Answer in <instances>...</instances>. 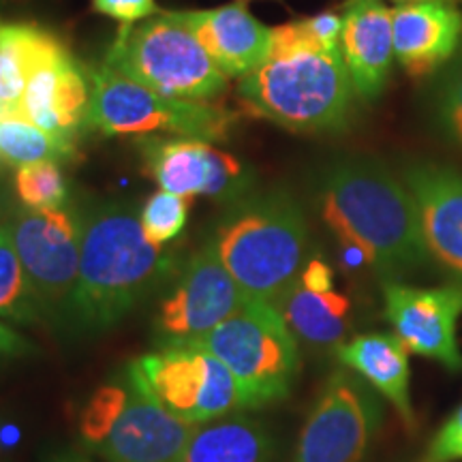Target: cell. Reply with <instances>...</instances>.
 <instances>
[{"mask_svg": "<svg viewBox=\"0 0 462 462\" xmlns=\"http://www.w3.org/2000/svg\"><path fill=\"white\" fill-rule=\"evenodd\" d=\"M321 217L379 274H407L430 257L411 190L377 163L332 167L321 182Z\"/></svg>", "mask_w": 462, "mask_h": 462, "instance_id": "6da1fadb", "label": "cell"}, {"mask_svg": "<svg viewBox=\"0 0 462 462\" xmlns=\"http://www.w3.org/2000/svg\"><path fill=\"white\" fill-rule=\"evenodd\" d=\"M171 273L173 257L146 238L140 218L101 208L82 229L79 274L65 309L69 326L86 334L109 330Z\"/></svg>", "mask_w": 462, "mask_h": 462, "instance_id": "7a4b0ae2", "label": "cell"}, {"mask_svg": "<svg viewBox=\"0 0 462 462\" xmlns=\"http://www.w3.org/2000/svg\"><path fill=\"white\" fill-rule=\"evenodd\" d=\"M238 92L253 114L291 131L340 129L356 99L340 50L321 48L300 22L273 28L268 58L240 78Z\"/></svg>", "mask_w": 462, "mask_h": 462, "instance_id": "3957f363", "label": "cell"}, {"mask_svg": "<svg viewBox=\"0 0 462 462\" xmlns=\"http://www.w3.org/2000/svg\"><path fill=\"white\" fill-rule=\"evenodd\" d=\"M217 248L246 298L276 304L306 263L309 227L302 208L287 193L238 206L218 227Z\"/></svg>", "mask_w": 462, "mask_h": 462, "instance_id": "277c9868", "label": "cell"}, {"mask_svg": "<svg viewBox=\"0 0 462 462\" xmlns=\"http://www.w3.org/2000/svg\"><path fill=\"white\" fill-rule=\"evenodd\" d=\"M193 426L154 398L135 366L92 392L79 411V439L107 462H184Z\"/></svg>", "mask_w": 462, "mask_h": 462, "instance_id": "5b68a950", "label": "cell"}, {"mask_svg": "<svg viewBox=\"0 0 462 462\" xmlns=\"http://www.w3.org/2000/svg\"><path fill=\"white\" fill-rule=\"evenodd\" d=\"M106 67L178 101L210 103L227 88V75L201 48L182 11L120 26Z\"/></svg>", "mask_w": 462, "mask_h": 462, "instance_id": "8992f818", "label": "cell"}, {"mask_svg": "<svg viewBox=\"0 0 462 462\" xmlns=\"http://www.w3.org/2000/svg\"><path fill=\"white\" fill-rule=\"evenodd\" d=\"M218 357L238 383L242 409L289 396L300 371L296 334L268 300L246 298L229 319L190 343Z\"/></svg>", "mask_w": 462, "mask_h": 462, "instance_id": "52a82bcc", "label": "cell"}, {"mask_svg": "<svg viewBox=\"0 0 462 462\" xmlns=\"http://www.w3.org/2000/svg\"><path fill=\"white\" fill-rule=\"evenodd\" d=\"M90 125L103 135L173 133L182 140H225L234 114L212 103L178 101L103 65L90 73Z\"/></svg>", "mask_w": 462, "mask_h": 462, "instance_id": "ba28073f", "label": "cell"}, {"mask_svg": "<svg viewBox=\"0 0 462 462\" xmlns=\"http://www.w3.org/2000/svg\"><path fill=\"white\" fill-rule=\"evenodd\" d=\"M154 398L178 420L206 424L242 409L238 383L229 368L195 345L161 346L131 360Z\"/></svg>", "mask_w": 462, "mask_h": 462, "instance_id": "9c48e42d", "label": "cell"}, {"mask_svg": "<svg viewBox=\"0 0 462 462\" xmlns=\"http://www.w3.org/2000/svg\"><path fill=\"white\" fill-rule=\"evenodd\" d=\"M383 421V401L354 371H334L298 437L291 462H362Z\"/></svg>", "mask_w": 462, "mask_h": 462, "instance_id": "30bf717a", "label": "cell"}, {"mask_svg": "<svg viewBox=\"0 0 462 462\" xmlns=\"http://www.w3.org/2000/svg\"><path fill=\"white\" fill-rule=\"evenodd\" d=\"M246 296L225 268L217 242L184 265L171 296L161 304L157 330L161 346L190 345L240 309Z\"/></svg>", "mask_w": 462, "mask_h": 462, "instance_id": "8fae6325", "label": "cell"}, {"mask_svg": "<svg viewBox=\"0 0 462 462\" xmlns=\"http://www.w3.org/2000/svg\"><path fill=\"white\" fill-rule=\"evenodd\" d=\"M9 231L39 309L65 310L79 274L82 234L75 218L62 208H28Z\"/></svg>", "mask_w": 462, "mask_h": 462, "instance_id": "7c38bea8", "label": "cell"}, {"mask_svg": "<svg viewBox=\"0 0 462 462\" xmlns=\"http://www.w3.org/2000/svg\"><path fill=\"white\" fill-rule=\"evenodd\" d=\"M385 319L413 354L430 357L448 371H462L456 328L462 315V287H415L398 281L383 285Z\"/></svg>", "mask_w": 462, "mask_h": 462, "instance_id": "4fadbf2b", "label": "cell"}, {"mask_svg": "<svg viewBox=\"0 0 462 462\" xmlns=\"http://www.w3.org/2000/svg\"><path fill=\"white\" fill-rule=\"evenodd\" d=\"M150 176L161 190L180 198H236L245 187V167L208 142L152 140L143 146Z\"/></svg>", "mask_w": 462, "mask_h": 462, "instance_id": "5bb4252c", "label": "cell"}, {"mask_svg": "<svg viewBox=\"0 0 462 462\" xmlns=\"http://www.w3.org/2000/svg\"><path fill=\"white\" fill-rule=\"evenodd\" d=\"M17 112L56 140L73 143L90 114V78L69 51H62L28 73Z\"/></svg>", "mask_w": 462, "mask_h": 462, "instance_id": "9a60e30c", "label": "cell"}, {"mask_svg": "<svg viewBox=\"0 0 462 462\" xmlns=\"http://www.w3.org/2000/svg\"><path fill=\"white\" fill-rule=\"evenodd\" d=\"M462 42V14L449 0H418L392 9L394 58L409 75L448 65Z\"/></svg>", "mask_w": 462, "mask_h": 462, "instance_id": "2e32d148", "label": "cell"}, {"mask_svg": "<svg viewBox=\"0 0 462 462\" xmlns=\"http://www.w3.org/2000/svg\"><path fill=\"white\" fill-rule=\"evenodd\" d=\"M404 184L418 204L429 255L448 270L462 273V173L421 163L404 171Z\"/></svg>", "mask_w": 462, "mask_h": 462, "instance_id": "e0dca14e", "label": "cell"}, {"mask_svg": "<svg viewBox=\"0 0 462 462\" xmlns=\"http://www.w3.org/2000/svg\"><path fill=\"white\" fill-rule=\"evenodd\" d=\"M184 20L212 62L227 78H245L262 65L273 45V28L263 26L245 3L206 11H182Z\"/></svg>", "mask_w": 462, "mask_h": 462, "instance_id": "ac0fdd59", "label": "cell"}, {"mask_svg": "<svg viewBox=\"0 0 462 462\" xmlns=\"http://www.w3.org/2000/svg\"><path fill=\"white\" fill-rule=\"evenodd\" d=\"M340 54L354 82L356 95L377 99L390 78L394 60L392 11L381 0H349L343 15Z\"/></svg>", "mask_w": 462, "mask_h": 462, "instance_id": "d6986e66", "label": "cell"}, {"mask_svg": "<svg viewBox=\"0 0 462 462\" xmlns=\"http://www.w3.org/2000/svg\"><path fill=\"white\" fill-rule=\"evenodd\" d=\"M407 346L396 334L371 332L338 345L337 356L343 366L366 381L401 415L407 429H415L411 402V366Z\"/></svg>", "mask_w": 462, "mask_h": 462, "instance_id": "ffe728a7", "label": "cell"}, {"mask_svg": "<svg viewBox=\"0 0 462 462\" xmlns=\"http://www.w3.org/2000/svg\"><path fill=\"white\" fill-rule=\"evenodd\" d=\"M274 439L262 421L246 413L193 426L184 462H270Z\"/></svg>", "mask_w": 462, "mask_h": 462, "instance_id": "44dd1931", "label": "cell"}, {"mask_svg": "<svg viewBox=\"0 0 462 462\" xmlns=\"http://www.w3.org/2000/svg\"><path fill=\"white\" fill-rule=\"evenodd\" d=\"M289 330L310 345H337L349 328L351 302L343 293L315 291L300 279L276 302Z\"/></svg>", "mask_w": 462, "mask_h": 462, "instance_id": "7402d4cb", "label": "cell"}, {"mask_svg": "<svg viewBox=\"0 0 462 462\" xmlns=\"http://www.w3.org/2000/svg\"><path fill=\"white\" fill-rule=\"evenodd\" d=\"M75 146L65 143L32 125L17 109H0V161L24 167L42 161H62L71 157Z\"/></svg>", "mask_w": 462, "mask_h": 462, "instance_id": "603a6c76", "label": "cell"}, {"mask_svg": "<svg viewBox=\"0 0 462 462\" xmlns=\"http://www.w3.org/2000/svg\"><path fill=\"white\" fill-rule=\"evenodd\" d=\"M39 310L11 231L0 227V319L31 321Z\"/></svg>", "mask_w": 462, "mask_h": 462, "instance_id": "cb8c5ba5", "label": "cell"}, {"mask_svg": "<svg viewBox=\"0 0 462 462\" xmlns=\"http://www.w3.org/2000/svg\"><path fill=\"white\" fill-rule=\"evenodd\" d=\"M429 101L430 120L439 135L462 148V51L439 73Z\"/></svg>", "mask_w": 462, "mask_h": 462, "instance_id": "d4e9b609", "label": "cell"}, {"mask_svg": "<svg viewBox=\"0 0 462 462\" xmlns=\"http://www.w3.org/2000/svg\"><path fill=\"white\" fill-rule=\"evenodd\" d=\"M15 190L31 210H58L67 201V182L54 161L17 167Z\"/></svg>", "mask_w": 462, "mask_h": 462, "instance_id": "484cf974", "label": "cell"}, {"mask_svg": "<svg viewBox=\"0 0 462 462\" xmlns=\"http://www.w3.org/2000/svg\"><path fill=\"white\" fill-rule=\"evenodd\" d=\"M189 217V199L180 195L159 190L143 206L140 223L146 238L152 245L163 246L167 242L176 240L187 227Z\"/></svg>", "mask_w": 462, "mask_h": 462, "instance_id": "4316f807", "label": "cell"}, {"mask_svg": "<svg viewBox=\"0 0 462 462\" xmlns=\"http://www.w3.org/2000/svg\"><path fill=\"white\" fill-rule=\"evenodd\" d=\"M462 460V402L456 411L443 421L441 429L432 437L421 462H458Z\"/></svg>", "mask_w": 462, "mask_h": 462, "instance_id": "83f0119b", "label": "cell"}, {"mask_svg": "<svg viewBox=\"0 0 462 462\" xmlns=\"http://www.w3.org/2000/svg\"><path fill=\"white\" fill-rule=\"evenodd\" d=\"M26 88V73L14 51L0 43V109L20 107Z\"/></svg>", "mask_w": 462, "mask_h": 462, "instance_id": "f1b7e54d", "label": "cell"}, {"mask_svg": "<svg viewBox=\"0 0 462 462\" xmlns=\"http://www.w3.org/2000/svg\"><path fill=\"white\" fill-rule=\"evenodd\" d=\"M97 14L118 20L120 26H133L159 14L154 0H90Z\"/></svg>", "mask_w": 462, "mask_h": 462, "instance_id": "f546056e", "label": "cell"}, {"mask_svg": "<svg viewBox=\"0 0 462 462\" xmlns=\"http://www.w3.org/2000/svg\"><path fill=\"white\" fill-rule=\"evenodd\" d=\"M304 32L319 43L321 48L337 51L340 50V34H343V15L332 14V11H323L313 17L300 20Z\"/></svg>", "mask_w": 462, "mask_h": 462, "instance_id": "4dcf8cb0", "label": "cell"}, {"mask_svg": "<svg viewBox=\"0 0 462 462\" xmlns=\"http://www.w3.org/2000/svg\"><path fill=\"white\" fill-rule=\"evenodd\" d=\"M300 282L315 289V291H330V289H334V273L323 259L315 257L304 265L302 274H300Z\"/></svg>", "mask_w": 462, "mask_h": 462, "instance_id": "1f68e13d", "label": "cell"}, {"mask_svg": "<svg viewBox=\"0 0 462 462\" xmlns=\"http://www.w3.org/2000/svg\"><path fill=\"white\" fill-rule=\"evenodd\" d=\"M28 351H31V343L20 332H15L14 328L5 326L0 321V366L15 360V357L26 356Z\"/></svg>", "mask_w": 462, "mask_h": 462, "instance_id": "d6a6232c", "label": "cell"}, {"mask_svg": "<svg viewBox=\"0 0 462 462\" xmlns=\"http://www.w3.org/2000/svg\"><path fill=\"white\" fill-rule=\"evenodd\" d=\"M45 462H95L88 454L78 452V449H60L54 452Z\"/></svg>", "mask_w": 462, "mask_h": 462, "instance_id": "836d02e7", "label": "cell"}, {"mask_svg": "<svg viewBox=\"0 0 462 462\" xmlns=\"http://www.w3.org/2000/svg\"><path fill=\"white\" fill-rule=\"evenodd\" d=\"M396 3H418V0H396ZM452 3V0H449Z\"/></svg>", "mask_w": 462, "mask_h": 462, "instance_id": "e575fe53", "label": "cell"}, {"mask_svg": "<svg viewBox=\"0 0 462 462\" xmlns=\"http://www.w3.org/2000/svg\"><path fill=\"white\" fill-rule=\"evenodd\" d=\"M240 3H246V0H240Z\"/></svg>", "mask_w": 462, "mask_h": 462, "instance_id": "d590c367", "label": "cell"}]
</instances>
